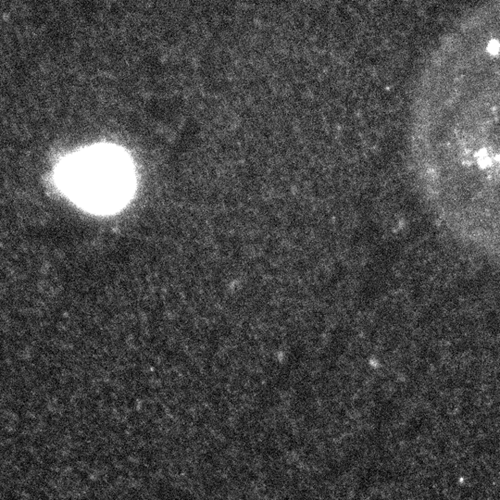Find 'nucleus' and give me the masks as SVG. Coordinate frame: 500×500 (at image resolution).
Masks as SVG:
<instances>
[{"instance_id":"obj_1","label":"nucleus","mask_w":500,"mask_h":500,"mask_svg":"<svg viewBox=\"0 0 500 500\" xmlns=\"http://www.w3.org/2000/svg\"><path fill=\"white\" fill-rule=\"evenodd\" d=\"M65 184L88 205L109 207L123 199L130 186V167L122 156L96 150L76 157L64 168Z\"/></svg>"},{"instance_id":"obj_2","label":"nucleus","mask_w":500,"mask_h":500,"mask_svg":"<svg viewBox=\"0 0 500 500\" xmlns=\"http://www.w3.org/2000/svg\"><path fill=\"white\" fill-rule=\"evenodd\" d=\"M488 49H489L490 52H492V53L493 52H496L498 50V49H499V44L496 43L495 41H493V42H491L489 47H488Z\"/></svg>"}]
</instances>
